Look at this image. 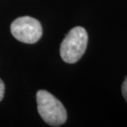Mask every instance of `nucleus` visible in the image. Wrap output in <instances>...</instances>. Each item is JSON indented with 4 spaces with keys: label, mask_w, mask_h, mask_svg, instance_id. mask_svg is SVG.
I'll return each mask as SVG.
<instances>
[{
    "label": "nucleus",
    "mask_w": 127,
    "mask_h": 127,
    "mask_svg": "<svg viewBox=\"0 0 127 127\" xmlns=\"http://www.w3.org/2000/svg\"><path fill=\"white\" fill-rule=\"evenodd\" d=\"M38 112L50 126H60L67 121V111L62 103L53 94L41 90L36 94Z\"/></svg>",
    "instance_id": "f257e3e1"
},
{
    "label": "nucleus",
    "mask_w": 127,
    "mask_h": 127,
    "mask_svg": "<svg viewBox=\"0 0 127 127\" xmlns=\"http://www.w3.org/2000/svg\"><path fill=\"white\" fill-rule=\"evenodd\" d=\"M88 33L82 27L71 29L60 44V56L66 63H75L82 58L88 46Z\"/></svg>",
    "instance_id": "f03ea898"
},
{
    "label": "nucleus",
    "mask_w": 127,
    "mask_h": 127,
    "mask_svg": "<svg viewBox=\"0 0 127 127\" xmlns=\"http://www.w3.org/2000/svg\"><path fill=\"white\" fill-rule=\"evenodd\" d=\"M12 36L24 43H36L42 36V27L37 19L23 16L15 19L10 25Z\"/></svg>",
    "instance_id": "7ed1b4c3"
},
{
    "label": "nucleus",
    "mask_w": 127,
    "mask_h": 127,
    "mask_svg": "<svg viewBox=\"0 0 127 127\" xmlns=\"http://www.w3.org/2000/svg\"><path fill=\"white\" fill-rule=\"evenodd\" d=\"M122 91H123V97H124V99H125V101L127 102V78H125V80H124L123 83Z\"/></svg>",
    "instance_id": "20e7f679"
},
{
    "label": "nucleus",
    "mask_w": 127,
    "mask_h": 127,
    "mask_svg": "<svg viewBox=\"0 0 127 127\" xmlns=\"http://www.w3.org/2000/svg\"><path fill=\"white\" fill-rule=\"evenodd\" d=\"M5 95V84L4 82L2 81V79H0V101H2V99L4 98Z\"/></svg>",
    "instance_id": "39448f33"
}]
</instances>
